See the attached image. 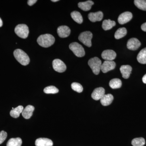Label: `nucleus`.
Instances as JSON below:
<instances>
[{
    "label": "nucleus",
    "instance_id": "obj_36",
    "mask_svg": "<svg viewBox=\"0 0 146 146\" xmlns=\"http://www.w3.org/2000/svg\"><path fill=\"white\" fill-rule=\"evenodd\" d=\"M52 1L53 2H57L58 1V0H52V1Z\"/></svg>",
    "mask_w": 146,
    "mask_h": 146
},
{
    "label": "nucleus",
    "instance_id": "obj_35",
    "mask_svg": "<svg viewBox=\"0 0 146 146\" xmlns=\"http://www.w3.org/2000/svg\"><path fill=\"white\" fill-rule=\"evenodd\" d=\"M3 24V23L2 20L1 19V18H0V27H2Z\"/></svg>",
    "mask_w": 146,
    "mask_h": 146
},
{
    "label": "nucleus",
    "instance_id": "obj_13",
    "mask_svg": "<svg viewBox=\"0 0 146 146\" xmlns=\"http://www.w3.org/2000/svg\"><path fill=\"white\" fill-rule=\"evenodd\" d=\"M105 95V89L103 87H98L94 89L91 94L92 98L96 100L101 99Z\"/></svg>",
    "mask_w": 146,
    "mask_h": 146
},
{
    "label": "nucleus",
    "instance_id": "obj_4",
    "mask_svg": "<svg viewBox=\"0 0 146 146\" xmlns=\"http://www.w3.org/2000/svg\"><path fill=\"white\" fill-rule=\"evenodd\" d=\"M69 48L77 57H83L85 55V51L83 47L78 43L73 42L71 43L69 46Z\"/></svg>",
    "mask_w": 146,
    "mask_h": 146
},
{
    "label": "nucleus",
    "instance_id": "obj_32",
    "mask_svg": "<svg viewBox=\"0 0 146 146\" xmlns=\"http://www.w3.org/2000/svg\"><path fill=\"white\" fill-rule=\"evenodd\" d=\"M37 2L36 0H29L28 1V4L29 6H32Z\"/></svg>",
    "mask_w": 146,
    "mask_h": 146
},
{
    "label": "nucleus",
    "instance_id": "obj_2",
    "mask_svg": "<svg viewBox=\"0 0 146 146\" xmlns=\"http://www.w3.org/2000/svg\"><path fill=\"white\" fill-rule=\"evenodd\" d=\"M13 55L15 58L21 65L25 66L29 63V57L23 50L19 49L15 50L13 52Z\"/></svg>",
    "mask_w": 146,
    "mask_h": 146
},
{
    "label": "nucleus",
    "instance_id": "obj_1",
    "mask_svg": "<svg viewBox=\"0 0 146 146\" xmlns=\"http://www.w3.org/2000/svg\"><path fill=\"white\" fill-rule=\"evenodd\" d=\"M37 42L39 45L44 48H48L54 44L55 38L49 34L42 35L37 38Z\"/></svg>",
    "mask_w": 146,
    "mask_h": 146
},
{
    "label": "nucleus",
    "instance_id": "obj_7",
    "mask_svg": "<svg viewBox=\"0 0 146 146\" xmlns=\"http://www.w3.org/2000/svg\"><path fill=\"white\" fill-rule=\"evenodd\" d=\"M52 66L54 70L58 72H63L66 70V66L65 63L59 59H54L53 61Z\"/></svg>",
    "mask_w": 146,
    "mask_h": 146
},
{
    "label": "nucleus",
    "instance_id": "obj_14",
    "mask_svg": "<svg viewBox=\"0 0 146 146\" xmlns=\"http://www.w3.org/2000/svg\"><path fill=\"white\" fill-rule=\"evenodd\" d=\"M120 70L123 77L125 79H127L129 77L132 71V68L129 65H123L120 68Z\"/></svg>",
    "mask_w": 146,
    "mask_h": 146
},
{
    "label": "nucleus",
    "instance_id": "obj_8",
    "mask_svg": "<svg viewBox=\"0 0 146 146\" xmlns=\"http://www.w3.org/2000/svg\"><path fill=\"white\" fill-rule=\"evenodd\" d=\"M132 13L129 11H126L120 14L118 19L119 23L121 25H123L129 22L132 19Z\"/></svg>",
    "mask_w": 146,
    "mask_h": 146
},
{
    "label": "nucleus",
    "instance_id": "obj_34",
    "mask_svg": "<svg viewBox=\"0 0 146 146\" xmlns=\"http://www.w3.org/2000/svg\"><path fill=\"white\" fill-rule=\"evenodd\" d=\"M142 80H143L144 83L146 84V74L143 77V78H142Z\"/></svg>",
    "mask_w": 146,
    "mask_h": 146
},
{
    "label": "nucleus",
    "instance_id": "obj_29",
    "mask_svg": "<svg viewBox=\"0 0 146 146\" xmlns=\"http://www.w3.org/2000/svg\"><path fill=\"white\" fill-rule=\"evenodd\" d=\"M44 91L46 94H55L58 93L59 90L55 86H50L46 87Z\"/></svg>",
    "mask_w": 146,
    "mask_h": 146
},
{
    "label": "nucleus",
    "instance_id": "obj_25",
    "mask_svg": "<svg viewBox=\"0 0 146 146\" xmlns=\"http://www.w3.org/2000/svg\"><path fill=\"white\" fill-rule=\"evenodd\" d=\"M109 85L112 89H119L122 86V82L119 79H113L110 81Z\"/></svg>",
    "mask_w": 146,
    "mask_h": 146
},
{
    "label": "nucleus",
    "instance_id": "obj_10",
    "mask_svg": "<svg viewBox=\"0 0 146 146\" xmlns=\"http://www.w3.org/2000/svg\"><path fill=\"white\" fill-rule=\"evenodd\" d=\"M115 67H116V63L113 60L112 61L105 60L103 63L102 64L101 70L103 73H107L110 71L114 70Z\"/></svg>",
    "mask_w": 146,
    "mask_h": 146
},
{
    "label": "nucleus",
    "instance_id": "obj_15",
    "mask_svg": "<svg viewBox=\"0 0 146 146\" xmlns=\"http://www.w3.org/2000/svg\"><path fill=\"white\" fill-rule=\"evenodd\" d=\"M103 18V13L99 11L95 13H90L88 15V18L91 22H96L100 21Z\"/></svg>",
    "mask_w": 146,
    "mask_h": 146
},
{
    "label": "nucleus",
    "instance_id": "obj_6",
    "mask_svg": "<svg viewBox=\"0 0 146 146\" xmlns=\"http://www.w3.org/2000/svg\"><path fill=\"white\" fill-rule=\"evenodd\" d=\"M93 37L92 33L86 31L82 33L79 36L78 39L80 42L83 43L86 46L91 47L92 46L91 39Z\"/></svg>",
    "mask_w": 146,
    "mask_h": 146
},
{
    "label": "nucleus",
    "instance_id": "obj_19",
    "mask_svg": "<svg viewBox=\"0 0 146 146\" xmlns=\"http://www.w3.org/2000/svg\"><path fill=\"white\" fill-rule=\"evenodd\" d=\"M94 2L91 1H87L79 3L78 6L82 10L88 11L91 9V7L94 5Z\"/></svg>",
    "mask_w": 146,
    "mask_h": 146
},
{
    "label": "nucleus",
    "instance_id": "obj_3",
    "mask_svg": "<svg viewBox=\"0 0 146 146\" xmlns=\"http://www.w3.org/2000/svg\"><path fill=\"white\" fill-rule=\"evenodd\" d=\"M88 65L95 74L98 75L101 69L102 61L98 57L92 58L88 61Z\"/></svg>",
    "mask_w": 146,
    "mask_h": 146
},
{
    "label": "nucleus",
    "instance_id": "obj_11",
    "mask_svg": "<svg viewBox=\"0 0 146 146\" xmlns=\"http://www.w3.org/2000/svg\"><path fill=\"white\" fill-rule=\"evenodd\" d=\"M117 54L113 50H107L104 51L102 54V57L104 59L108 61H112L116 57Z\"/></svg>",
    "mask_w": 146,
    "mask_h": 146
},
{
    "label": "nucleus",
    "instance_id": "obj_33",
    "mask_svg": "<svg viewBox=\"0 0 146 146\" xmlns=\"http://www.w3.org/2000/svg\"><path fill=\"white\" fill-rule=\"evenodd\" d=\"M141 28L143 31L146 32V23L143 24L141 26Z\"/></svg>",
    "mask_w": 146,
    "mask_h": 146
},
{
    "label": "nucleus",
    "instance_id": "obj_30",
    "mask_svg": "<svg viewBox=\"0 0 146 146\" xmlns=\"http://www.w3.org/2000/svg\"><path fill=\"white\" fill-rule=\"evenodd\" d=\"M71 87L73 90L78 93H81L83 91V89L82 86L80 84L77 82H73L72 83Z\"/></svg>",
    "mask_w": 146,
    "mask_h": 146
},
{
    "label": "nucleus",
    "instance_id": "obj_9",
    "mask_svg": "<svg viewBox=\"0 0 146 146\" xmlns=\"http://www.w3.org/2000/svg\"><path fill=\"white\" fill-rule=\"evenodd\" d=\"M141 46V42L136 38H132L129 39L127 44V48L131 50H136Z\"/></svg>",
    "mask_w": 146,
    "mask_h": 146
},
{
    "label": "nucleus",
    "instance_id": "obj_23",
    "mask_svg": "<svg viewBox=\"0 0 146 146\" xmlns=\"http://www.w3.org/2000/svg\"><path fill=\"white\" fill-rule=\"evenodd\" d=\"M72 18L77 23L79 24L82 23L83 22V18L81 13L77 11H74L71 13Z\"/></svg>",
    "mask_w": 146,
    "mask_h": 146
},
{
    "label": "nucleus",
    "instance_id": "obj_12",
    "mask_svg": "<svg viewBox=\"0 0 146 146\" xmlns=\"http://www.w3.org/2000/svg\"><path fill=\"white\" fill-rule=\"evenodd\" d=\"M71 30L66 26H61L57 29V33L58 36L61 38H66L70 34Z\"/></svg>",
    "mask_w": 146,
    "mask_h": 146
},
{
    "label": "nucleus",
    "instance_id": "obj_24",
    "mask_svg": "<svg viewBox=\"0 0 146 146\" xmlns=\"http://www.w3.org/2000/svg\"><path fill=\"white\" fill-rule=\"evenodd\" d=\"M22 140L20 138H11L9 140L7 146H21Z\"/></svg>",
    "mask_w": 146,
    "mask_h": 146
},
{
    "label": "nucleus",
    "instance_id": "obj_27",
    "mask_svg": "<svg viewBox=\"0 0 146 146\" xmlns=\"http://www.w3.org/2000/svg\"><path fill=\"white\" fill-rule=\"evenodd\" d=\"M135 5L139 9L146 11V1L145 0H135Z\"/></svg>",
    "mask_w": 146,
    "mask_h": 146
},
{
    "label": "nucleus",
    "instance_id": "obj_28",
    "mask_svg": "<svg viewBox=\"0 0 146 146\" xmlns=\"http://www.w3.org/2000/svg\"><path fill=\"white\" fill-rule=\"evenodd\" d=\"M145 144V141L143 138H135L131 141V144L133 146H143Z\"/></svg>",
    "mask_w": 146,
    "mask_h": 146
},
{
    "label": "nucleus",
    "instance_id": "obj_22",
    "mask_svg": "<svg viewBox=\"0 0 146 146\" xmlns=\"http://www.w3.org/2000/svg\"><path fill=\"white\" fill-rule=\"evenodd\" d=\"M116 23L115 21H111L110 20H105L103 22L102 27L105 31L109 30L115 26Z\"/></svg>",
    "mask_w": 146,
    "mask_h": 146
},
{
    "label": "nucleus",
    "instance_id": "obj_20",
    "mask_svg": "<svg viewBox=\"0 0 146 146\" xmlns=\"http://www.w3.org/2000/svg\"><path fill=\"white\" fill-rule=\"evenodd\" d=\"M24 110V107L22 106H19L18 107L11 110L10 112L11 117L14 118H17L20 116Z\"/></svg>",
    "mask_w": 146,
    "mask_h": 146
},
{
    "label": "nucleus",
    "instance_id": "obj_18",
    "mask_svg": "<svg viewBox=\"0 0 146 146\" xmlns=\"http://www.w3.org/2000/svg\"><path fill=\"white\" fill-rule=\"evenodd\" d=\"M114 97L111 94H108L104 96L100 100L101 103L104 106H107L112 103Z\"/></svg>",
    "mask_w": 146,
    "mask_h": 146
},
{
    "label": "nucleus",
    "instance_id": "obj_31",
    "mask_svg": "<svg viewBox=\"0 0 146 146\" xmlns=\"http://www.w3.org/2000/svg\"><path fill=\"white\" fill-rule=\"evenodd\" d=\"M7 133L4 131H2L0 132V145L3 143L7 137Z\"/></svg>",
    "mask_w": 146,
    "mask_h": 146
},
{
    "label": "nucleus",
    "instance_id": "obj_17",
    "mask_svg": "<svg viewBox=\"0 0 146 146\" xmlns=\"http://www.w3.org/2000/svg\"><path fill=\"white\" fill-rule=\"evenodd\" d=\"M35 108L31 105H28L24 109L22 114L23 117L25 119H29L32 116Z\"/></svg>",
    "mask_w": 146,
    "mask_h": 146
},
{
    "label": "nucleus",
    "instance_id": "obj_5",
    "mask_svg": "<svg viewBox=\"0 0 146 146\" xmlns=\"http://www.w3.org/2000/svg\"><path fill=\"white\" fill-rule=\"evenodd\" d=\"M15 32L21 38L26 39L28 36L29 29L28 27L25 24H20L16 27Z\"/></svg>",
    "mask_w": 146,
    "mask_h": 146
},
{
    "label": "nucleus",
    "instance_id": "obj_26",
    "mask_svg": "<svg viewBox=\"0 0 146 146\" xmlns=\"http://www.w3.org/2000/svg\"><path fill=\"white\" fill-rule=\"evenodd\" d=\"M127 33V31L125 28H120L118 29L115 32V39H121L125 36L126 35Z\"/></svg>",
    "mask_w": 146,
    "mask_h": 146
},
{
    "label": "nucleus",
    "instance_id": "obj_16",
    "mask_svg": "<svg viewBox=\"0 0 146 146\" xmlns=\"http://www.w3.org/2000/svg\"><path fill=\"white\" fill-rule=\"evenodd\" d=\"M36 146H52L53 143L50 139L47 138H39L35 142Z\"/></svg>",
    "mask_w": 146,
    "mask_h": 146
},
{
    "label": "nucleus",
    "instance_id": "obj_21",
    "mask_svg": "<svg viewBox=\"0 0 146 146\" xmlns=\"http://www.w3.org/2000/svg\"><path fill=\"white\" fill-rule=\"evenodd\" d=\"M138 62L141 64H146V47L141 50L137 56Z\"/></svg>",
    "mask_w": 146,
    "mask_h": 146
}]
</instances>
